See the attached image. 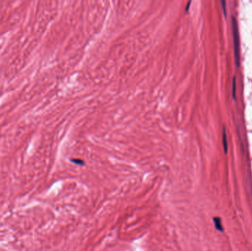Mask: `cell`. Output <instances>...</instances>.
<instances>
[{"label": "cell", "instance_id": "6da1fadb", "mask_svg": "<svg viewBox=\"0 0 252 251\" xmlns=\"http://www.w3.org/2000/svg\"><path fill=\"white\" fill-rule=\"evenodd\" d=\"M232 20V29H233V39H234V50H235V61L237 66L240 65V42H239V33L237 23L236 19L234 16L231 18Z\"/></svg>", "mask_w": 252, "mask_h": 251}, {"label": "cell", "instance_id": "7a4b0ae2", "mask_svg": "<svg viewBox=\"0 0 252 251\" xmlns=\"http://www.w3.org/2000/svg\"><path fill=\"white\" fill-rule=\"evenodd\" d=\"M214 225H215L216 228L218 229V230H220V231H223V225L221 223V220L219 217H215L214 218Z\"/></svg>", "mask_w": 252, "mask_h": 251}, {"label": "cell", "instance_id": "3957f363", "mask_svg": "<svg viewBox=\"0 0 252 251\" xmlns=\"http://www.w3.org/2000/svg\"><path fill=\"white\" fill-rule=\"evenodd\" d=\"M223 147H224L225 152L227 153L228 144H227V137H226V133L224 127H223Z\"/></svg>", "mask_w": 252, "mask_h": 251}, {"label": "cell", "instance_id": "277c9868", "mask_svg": "<svg viewBox=\"0 0 252 251\" xmlns=\"http://www.w3.org/2000/svg\"><path fill=\"white\" fill-rule=\"evenodd\" d=\"M235 94H236V78L235 77H234L233 82H232V96H233L234 99L236 98Z\"/></svg>", "mask_w": 252, "mask_h": 251}, {"label": "cell", "instance_id": "5b68a950", "mask_svg": "<svg viewBox=\"0 0 252 251\" xmlns=\"http://www.w3.org/2000/svg\"><path fill=\"white\" fill-rule=\"evenodd\" d=\"M221 4H222V7H223V12H224L225 15H226V7H225L224 1H221Z\"/></svg>", "mask_w": 252, "mask_h": 251}]
</instances>
